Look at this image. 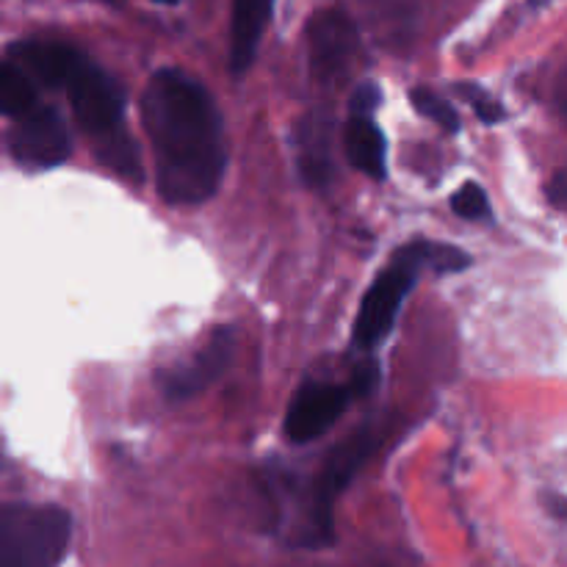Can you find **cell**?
Wrapping results in <instances>:
<instances>
[{"label": "cell", "instance_id": "18", "mask_svg": "<svg viewBox=\"0 0 567 567\" xmlns=\"http://www.w3.org/2000/svg\"><path fill=\"white\" fill-rule=\"evenodd\" d=\"M426 264L435 266V271L449 275V271H463L471 266V258L457 247L449 244H426Z\"/></svg>", "mask_w": 567, "mask_h": 567}, {"label": "cell", "instance_id": "21", "mask_svg": "<svg viewBox=\"0 0 567 567\" xmlns=\"http://www.w3.org/2000/svg\"><path fill=\"white\" fill-rule=\"evenodd\" d=\"M377 380H380V371H377L374 363H371V365H360V369L354 371V377H352V385H347V388H349V393H358V396H365V393L374 391Z\"/></svg>", "mask_w": 567, "mask_h": 567}, {"label": "cell", "instance_id": "3", "mask_svg": "<svg viewBox=\"0 0 567 567\" xmlns=\"http://www.w3.org/2000/svg\"><path fill=\"white\" fill-rule=\"evenodd\" d=\"M385 426L369 421L347 443L332 449L330 457L324 460V468L319 471L313 491H310L308 532H305L308 546H327V543H332V509H336L338 496L352 482V476L369 463L371 454L380 449V443L385 441Z\"/></svg>", "mask_w": 567, "mask_h": 567}, {"label": "cell", "instance_id": "2", "mask_svg": "<svg viewBox=\"0 0 567 567\" xmlns=\"http://www.w3.org/2000/svg\"><path fill=\"white\" fill-rule=\"evenodd\" d=\"M72 520L59 507L0 504V567H59Z\"/></svg>", "mask_w": 567, "mask_h": 567}, {"label": "cell", "instance_id": "23", "mask_svg": "<svg viewBox=\"0 0 567 567\" xmlns=\"http://www.w3.org/2000/svg\"><path fill=\"white\" fill-rule=\"evenodd\" d=\"M155 3H177V0H155Z\"/></svg>", "mask_w": 567, "mask_h": 567}, {"label": "cell", "instance_id": "11", "mask_svg": "<svg viewBox=\"0 0 567 567\" xmlns=\"http://www.w3.org/2000/svg\"><path fill=\"white\" fill-rule=\"evenodd\" d=\"M275 0H233L230 25V66L244 72L255 61L266 25L271 20Z\"/></svg>", "mask_w": 567, "mask_h": 567}, {"label": "cell", "instance_id": "10", "mask_svg": "<svg viewBox=\"0 0 567 567\" xmlns=\"http://www.w3.org/2000/svg\"><path fill=\"white\" fill-rule=\"evenodd\" d=\"M11 64L20 66L28 78L44 83V86H64L83 55L64 42H42V39H25L9 48Z\"/></svg>", "mask_w": 567, "mask_h": 567}, {"label": "cell", "instance_id": "16", "mask_svg": "<svg viewBox=\"0 0 567 567\" xmlns=\"http://www.w3.org/2000/svg\"><path fill=\"white\" fill-rule=\"evenodd\" d=\"M410 100H413V105L419 109V114L430 116V120H435L437 125H443L446 131H460L457 111H454V105H449L441 94L430 92V89H413Z\"/></svg>", "mask_w": 567, "mask_h": 567}, {"label": "cell", "instance_id": "7", "mask_svg": "<svg viewBox=\"0 0 567 567\" xmlns=\"http://www.w3.org/2000/svg\"><path fill=\"white\" fill-rule=\"evenodd\" d=\"M233 354H236V332L230 327H216L192 358L161 371L158 391L169 402H183V399L197 396V393H203L205 388H210L225 374Z\"/></svg>", "mask_w": 567, "mask_h": 567}, {"label": "cell", "instance_id": "1", "mask_svg": "<svg viewBox=\"0 0 567 567\" xmlns=\"http://www.w3.org/2000/svg\"><path fill=\"white\" fill-rule=\"evenodd\" d=\"M142 116L153 142L161 199L197 205L214 197L227 153L221 116L203 83L181 70L155 72L142 97Z\"/></svg>", "mask_w": 567, "mask_h": 567}, {"label": "cell", "instance_id": "22", "mask_svg": "<svg viewBox=\"0 0 567 567\" xmlns=\"http://www.w3.org/2000/svg\"><path fill=\"white\" fill-rule=\"evenodd\" d=\"M546 194H548V199H551V203H554V208H559V210L565 208V194H567V175H565L563 169H559L557 175L551 177V183H548Z\"/></svg>", "mask_w": 567, "mask_h": 567}, {"label": "cell", "instance_id": "17", "mask_svg": "<svg viewBox=\"0 0 567 567\" xmlns=\"http://www.w3.org/2000/svg\"><path fill=\"white\" fill-rule=\"evenodd\" d=\"M452 210L463 219L471 221H485L491 219V199H487L485 188L476 183H465L457 194L452 197Z\"/></svg>", "mask_w": 567, "mask_h": 567}, {"label": "cell", "instance_id": "8", "mask_svg": "<svg viewBox=\"0 0 567 567\" xmlns=\"http://www.w3.org/2000/svg\"><path fill=\"white\" fill-rule=\"evenodd\" d=\"M349 404L347 385L308 382L297 391L286 415V437L291 443H310L324 435Z\"/></svg>", "mask_w": 567, "mask_h": 567}, {"label": "cell", "instance_id": "9", "mask_svg": "<svg viewBox=\"0 0 567 567\" xmlns=\"http://www.w3.org/2000/svg\"><path fill=\"white\" fill-rule=\"evenodd\" d=\"M310 39V64L324 83L336 81L349 70L354 48H358V31L343 11L327 9L313 17L308 28Z\"/></svg>", "mask_w": 567, "mask_h": 567}, {"label": "cell", "instance_id": "6", "mask_svg": "<svg viewBox=\"0 0 567 567\" xmlns=\"http://www.w3.org/2000/svg\"><path fill=\"white\" fill-rule=\"evenodd\" d=\"M64 86L70 94L72 114L81 122L83 131L100 136L120 127L122 114H125V94L109 72L97 70L83 59Z\"/></svg>", "mask_w": 567, "mask_h": 567}, {"label": "cell", "instance_id": "13", "mask_svg": "<svg viewBox=\"0 0 567 567\" xmlns=\"http://www.w3.org/2000/svg\"><path fill=\"white\" fill-rule=\"evenodd\" d=\"M347 158L354 169H360L363 175H371L380 181L385 175V136H382L380 125L374 122V116H358L354 114L347 125Z\"/></svg>", "mask_w": 567, "mask_h": 567}, {"label": "cell", "instance_id": "12", "mask_svg": "<svg viewBox=\"0 0 567 567\" xmlns=\"http://www.w3.org/2000/svg\"><path fill=\"white\" fill-rule=\"evenodd\" d=\"M299 169L310 186H327L332 177L330 116L310 114L299 127Z\"/></svg>", "mask_w": 567, "mask_h": 567}, {"label": "cell", "instance_id": "5", "mask_svg": "<svg viewBox=\"0 0 567 567\" xmlns=\"http://www.w3.org/2000/svg\"><path fill=\"white\" fill-rule=\"evenodd\" d=\"M6 150L22 166L33 169H50L70 158V133L64 120L53 109H28L17 116L14 127L6 133Z\"/></svg>", "mask_w": 567, "mask_h": 567}, {"label": "cell", "instance_id": "4", "mask_svg": "<svg viewBox=\"0 0 567 567\" xmlns=\"http://www.w3.org/2000/svg\"><path fill=\"white\" fill-rule=\"evenodd\" d=\"M426 264V241H413L399 249L388 269L369 288L354 321V347L377 349L391 336L404 297L413 291L415 277Z\"/></svg>", "mask_w": 567, "mask_h": 567}, {"label": "cell", "instance_id": "14", "mask_svg": "<svg viewBox=\"0 0 567 567\" xmlns=\"http://www.w3.org/2000/svg\"><path fill=\"white\" fill-rule=\"evenodd\" d=\"M94 155L109 169L120 172V175L131 177V181L142 177V155H138L136 142L125 131H120V127H114L109 133H100L97 142H94Z\"/></svg>", "mask_w": 567, "mask_h": 567}, {"label": "cell", "instance_id": "20", "mask_svg": "<svg viewBox=\"0 0 567 567\" xmlns=\"http://www.w3.org/2000/svg\"><path fill=\"white\" fill-rule=\"evenodd\" d=\"M377 103H380V89H377V83H363L352 97V114L371 116L374 114Z\"/></svg>", "mask_w": 567, "mask_h": 567}, {"label": "cell", "instance_id": "15", "mask_svg": "<svg viewBox=\"0 0 567 567\" xmlns=\"http://www.w3.org/2000/svg\"><path fill=\"white\" fill-rule=\"evenodd\" d=\"M37 103L31 78L11 61H0V116H20Z\"/></svg>", "mask_w": 567, "mask_h": 567}, {"label": "cell", "instance_id": "19", "mask_svg": "<svg viewBox=\"0 0 567 567\" xmlns=\"http://www.w3.org/2000/svg\"><path fill=\"white\" fill-rule=\"evenodd\" d=\"M460 94H463V97L468 100L471 105H474L476 116H480L482 122H487V125H493V122L504 120L502 103H498V100H493L491 94L485 92V89L468 86V83H460Z\"/></svg>", "mask_w": 567, "mask_h": 567}]
</instances>
